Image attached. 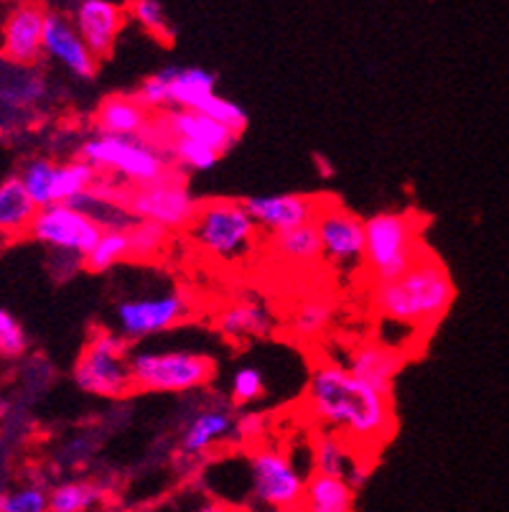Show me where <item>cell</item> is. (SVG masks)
<instances>
[{
	"mask_svg": "<svg viewBox=\"0 0 509 512\" xmlns=\"http://www.w3.org/2000/svg\"><path fill=\"white\" fill-rule=\"evenodd\" d=\"M303 408L321 431L339 436L364 456L377 454L398 426L392 398L364 385L336 360H321L311 367Z\"/></svg>",
	"mask_w": 509,
	"mask_h": 512,
	"instance_id": "cell-1",
	"label": "cell"
},
{
	"mask_svg": "<svg viewBox=\"0 0 509 512\" xmlns=\"http://www.w3.org/2000/svg\"><path fill=\"white\" fill-rule=\"evenodd\" d=\"M456 301L454 278L433 250L423 248L405 273L370 288L380 319L418 334H431Z\"/></svg>",
	"mask_w": 509,
	"mask_h": 512,
	"instance_id": "cell-2",
	"label": "cell"
},
{
	"mask_svg": "<svg viewBox=\"0 0 509 512\" xmlns=\"http://www.w3.org/2000/svg\"><path fill=\"white\" fill-rule=\"evenodd\" d=\"M186 237L196 250L219 263H240L258 248L260 230L247 214L242 199H207L199 202Z\"/></svg>",
	"mask_w": 509,
	"mask_h": 512,
	"instance_id": "cell-3",
	"label": "cell"
},
{
	"mask_svg": "<svg viewBox=\"0 0 509 512\" xmlns=\"http://www.w3.org/2000/svg\"><path fill=\"white\" fill-rule=\"evenodd\" d=\"M423 217L415 212H377L364 220V273L370 283H385L410 268L420 250Z\"/></svg>",
	"mask_w": 509,
	"mask_h": 512,
	"instance_id": "cell-4",
	"label": "cell"
},
{
	"mask_svg": "<svg viewBox=\"0 0 509 512\" xmlns=\"http://www.w3.org/2000/svg\"><path fill=\"white\" fill-rule=\"evenodd\" d=\"M135 393H191L212 383L217 362L191 349H138L130 352Z\"/></svg>",
	"mask_w": 509,
	"mask_h": 512,
	"instance_id": "cell-5",
	"label": "cell"
},
{
	"mask_svg": "<svg viewBox=\"0 0 509 512\" xmlns=\"http://www.w3.org/2000/svg\"><path fill=\"white\" fill-rule=\"evenodd\" d=\"M115 204L135 222H151L168 232H186L199 212V199L189 192L186 174L171 169L143 186H120Z\"/></svg>",
	"mask_w": 509,
	"mask_h": 512,
	"instance_id": "cell-6",
	"label": "cell"
},
{
	"mask_svg": "<svg viewBox=\"0 0 509 512\" xmlns=\"http://www.w3.org/2000/svg\"><path fill=\"white\" fill-rule=\"evenodd\" d=\"M74 383L97 398H125L135 393L130 375V342L118 332L97 329L74 362Z\"/></svg>",
	"mask_w": 509,
	"mask_h": 512,
	"instance_id": "cell-7",
	"label": "cell"
},
{
	"mask_svg": "<svg viewBox=\"0 0 509 512\" xmlns=\"http://www.w3.org/2000/svg\"><path fill=\"white\" fill-rule=\"evenodd\" d=\"M82 161L92 166L100 176H120L125 186H143L166 176L174 166L168 164L158 148L146 138H112L95 136L79 148Z\"/></svg>",
	"mask_w": 509,
	"mask_h": 512,
	"instance_id": "cell-8",
	"label": "cell"
},
{
	"mask_svg": "<svg viewBox=\"0 0 509 512\" xmlns=\"http://www.w3.org/2000/svg\"><path fill=\"white\" fill-rule=\"evenodd\" d=\"M133 95L148 113H166V110L202 113L204 105L217 95V74L202 67H166L143 79Z\"/></svg>",
	"mask_w": 509,
	"mask_h": 512,
	"instance_id": "cell-9",
	"label": "cell"
},
{
	"mask_svg": "<svg viewBox=\"0 0 509 512\" xmlns=\"http://www.w3.org/2000/svg\"><path fill=\"white\" fill-rule=\"evenodd\" d=\"M316 235L321 242V258L336 273L352 276L364 271V220L344 209L336 199L321 197L314 217Z\"/></svg>",
	"mask_w": 509,
	"mask_h": 512,
	"instance_id": "cell-10",
	"label": "cell"
},
{
	"mask_svg": "<svg viewBox=\"0 0 509 512\" xmlns=\"http://www.w3.org/2000/svg\"><path fill=\"white\" fill-rule=\"evenodd\" d=\"M252 495L278 512H301L306 477L298 472L291 456L278 446H258L250 459Z\"/></svg>",
	"mask_w": 509,
	"mask_h": 512,
	"instance_id": "cell-11",
	"label": "cell"
},
{
	"mask_svg": "<svg viewBox=\"0 0 509 512\" xmlns=\"http://www.w3.org/2000/svg\"><path fill=\"white\" fill-rule=\"evenodd\" d=\"M189 311L191 299L181 288L151 293V296H133L115 306V327L125 342H138L179 327Z\"/></svg>",
	"mask_w": 509,
	"mask_h": 512,
	"instance_id": "cell-12",
	"label": "cell"
},
{
	"mask_svg": "<svg viewBox=\"0 0 509 512\" xmlns=\"http://www.w3.org/2000/svg\"><path fill=\"white\" fill-rule=\"evenodd\" d=\"M102 232L105 227L82 209L72 204H51V207L39 209L28 235L56 253L84 260L92 253Z\"/></svg>",
	"mask_w": 509,
	"mask_h": 512,
	"instance_id": "cell-13",
	"label": "cell"
},
{
	"mask_svg": "<svg viewBox=\"0 0 509 512\" xmlns=\"http://www.w3.org/2000/svg\"><path fill=\"white\" fill-rule=\"evenodd\" d=\"M49 8L41 3H16L8 8L0 26V57L11 64L39 62L44 54V29Z\"/></svg>",
	"mask_w": 509,
	"mask_h": 512,
	"instance_id": "cell-14",
	"label": "cell"
},
{
	"mask_svg": "<svg viewBox=\"0 0 509 512\" xmlns=\"http://www.w3.org/2000/svg\"><path fill=\"white\" fill-rule=\"evenodd\" d=\"M74 29L82 36L87 49L97 62L107 59L115 51L125 21H128V3H112V0H79L69 8Z\"/></svg>",
	"mask_w": 509,
	"mask_h": 512,
	"instance_id": "cell-15",
	"label": "cell"
},
{
	"mask_svg": "<svg viewBox=\"0 0 509 512\" xmlns=\"http://www.w3.org/2000/svg\"><path fill=\"white\" fill-rule=\"evenodd\" d=\"M247 214L258 230L275 235V232L293 230V227L314 222L319 212L321 197L303 192H275V194H252L242 199Z\"/></svg>",
	"mask_w": 509,
	"mask_h": 512,
	"instance_id": "cell-16",
	"label": "cell"
},
{
	"mask_svg": "<svg viewBox=\"0 0 509 512\" xmlns=\"http://www.w3.org/2000/svg\"><path fill=\"white\" fill-rule=\"evenodd\" d=\"M405 352L403 349L387 347L380 339H359L352 347L347 349V355L339 365L347 367L357 380H362L364 385H370L372 390H377L385 398H392V390H395V380H398L400 370L405 367Z\"/></svg>",
	"mask_w": 509,
	"mask_h": 512,
	"instance_id": "cell-17",
	"label": "cell"
},
{
	"mask_svg": "<svg viewBox=\"0 0 509 512\" xmlns=\"http://www.w3.org/2000/svg\"><path fill=\"white\" fill-rule=\"evenodd\" d=\"M44 54L62 64L69 74L77 79H95L97 59L82 41V36L74 29L69 13L49 8L46 13V29H44Z\"/></svg>",
	"mask_w": 509,
	"mask_h": 512,
	"instance_id": "cell-18",
	"label": "cell"
},
{
	"mask_svg": "<svg viewBox=\"0 0 509 512\" xmlns=\"http://www.w3.org/2000/svg\"><path fill=\"white\" fill-rule=\"evenodd\" d=\"M235 426L237 418L232 416L230 408H202L186 421L184 431H181V451L186 456L207 454L217 444L230 439L235 434Z\"/></svg>",
	"mask_w": 509,
	"mask_h": 512,
	"instance_id": "cell-19",
	"label": "cell"
},
{
	"mask_svg": "<svg viewBox=\"0 0 509 512\" xmlns=\"http://www.w3.org/2000/svg\"><path fill=\"white\" fill-rule=\"evenodd\" d=\"M153 115L135 100V95H110L95 113L97 136L140 138L151 125Z\"/></svg>",
	"mask_w": 509,
	"mask_h": 512,
	"instance_id": "cell-20",
	"label": "cell"
},
{
	"mask_svg": "<svg viewBox=\"0 0 509 512\" xmlns=\"http://www.w3.org/2000/svg\"><path fill=\"white\" fill-rule=\"evenodd\" d=\"M217 329L222 337L240 342V339L270 337L275 329V319L265 304L258 299H240L224 306L217 316Z\"/></svg>",
	"mask_w": 509,
	"mask_h": 512,
	"instance_id": "cell-21",
	"label": "cell"
},
{
	"mask_svg": "<svg viewBox=\"0 0 509 512\" xmlns=\"http://www.w3.org/2000/svg\"><path fill=\"white\" fill-rule=\"evenodd\" d=\"M268 248L275 255V260L291 265V268H314L321 260V242L316 235L314 222L293 227V230L275 232L268 235Z\"/></svg>",
	"mask_w": 509,
	"mask_h": 512,
	"instance_id": "cell-22",
	"label": "cell"
},
{
	"mask_svg": "<svg viewBox=\"0 0 509 512\" xmlns=\"http://www.w3.org/2000/svg\"><path fill=\"white\" fill-rule=\"evenodd\" d=\"M36 214H39V207L28 197L18 176H11L0 184V235L6 240L28 235Z\"/></svg>",
	"mask_w": 509,
	"mask_h": 512,
	"instance_id": "cell-23",
	"label": "cell"
},
{
	"mask_svg": "<svg viewBox=\"0 0 509 512\" xmlns=\"http://www.w3.org/2000/svg\"><path fill=\"white\" fill-rule=\"evenodd\" d=\"M301 512H354L352 484L342 477L311 472L303 487Z\"/></svg>",
	"mask_w": 509,
	"mask_h": 512,
	"instance_id": "cell-24",
	"label": "cell"
},
{
	"mask_svg": "<svg viewBox=\"0 0 509 512\" xmlns=\"http://www.w3.org/2000/svg\"><path fill=\"white\" fill-rule=\"evenodd\" d=\"M331 321H334V304H331V299H326V296H308V299H303L293 309L288 327H291L293 337H298L301 342H314V339L324 337L326 329L331 327Z\"/></svg>",
	"mask_w": 509,
	"mask_h": 512,
	"instance_id": "cell-25",
	"label": "cell"
},
{
	"mask_svg": "<svg viewBox=\"0 0 509 512\" xmlns=\"http://www.w3.org/2000/svg\"><path fill=\"white\" fill-rule=\"evenodd\" d=\"M97 179H100V174L82 158H74L69 164H56L54 204H74L84 194L92 192Z\"/></svg>",
	"mask_w": 509,
	"mask_h": 512,
	"instance_id": "cell-26",
	"label": "cell"
},
{
	"mask_svg": "<svg viewBox=\"0 0 509 512\" xmlns=\"http://www.w3.org/2000/svg\"><path fill=\"white\" fill-rule=\"evenodd\" d=\"M359 459V451L352 449L344 439L321 431L314 439V472L329 477L347 479L352 464Z\"/></svg>",
	"mask_w": 509,
	"mask_h": 512,
	"instance_id": "cell-27",
	"label": "cell"
},
{
	"mask_svg": "<svg viewBox=\"0 0 509 512\" xmlns=\"http://www.w3.org/2000/svg\"><path fill=\"white\" fill-rule=\"evenodd\" d=\"M125 260H130L128 227H125V230H120V227H110V230L102 232V237L97 240L92 253L82 260V265L90 273H105V271H112L118 263H125Z\"/></svg>",
	"mask_w": 509,
	"mask_h": 512,
	"instance_id": "cell-28",
	"label": "cell"
},
{
	"mask_svg": "<svg viewBox=\"0 0 509 512\" xmlns=\"http://www.w3.org/2000/svg\"><path fill=\"white\" fill-rule=\"evenodd\" d=\"M54 174L56 164H51L49 158H31L23 171L18 174L23 189L28 192V197L34 199V204L39 209H46L54 204Z\"/></svg>",
	"mask_w": 509,
	"mask_h": 512,
	"instance_id": "cell-29",
	"label": "cell"
},
{
	"mask_svg": "<svg viewBox=\"0 0 509 512\" xmlns=\"http://www.w3.org/2000/svg\"><path fill=\"white\" fill-rule=\"evenodd\" d=\"M130 240V260H140V263H151L163 255V250L171 242V232L163 227L151 225V222H133L128 227Z\"/></svg>",
	"mask_w": 509,
	"mask_h": 512,
	"instance_id": "cell-30",
	"label": "cell"
},
{
	"mask_svg": "<svg viewBox=\"0 0 509 512\" xmlns=\"http://www.w3.org/2000/svg\"><path fill=\"white\" fill-rule=\"evenodd\" d=\"M100 502V490L92 482H64L49 495L51 512H87Z\"/></svg>",
	"mask_w": 509,
	"mask_h": 512,
	"instance_id": "cell-31",
	"label": "cell"
},
{
	"mask_svg": "<svg viewBox=\"0 0 509 512\" xmlns=\"http://www.w3.org/2000/svg\"><path fill=\"white\" fill-rule=\"evenodd\" d=\"M128 16L133 18L146 34H151L153 39L163 41V44H171V41H174L171 26H168L166 8H163L158 0H135V3H128Z\"/></svg>",
	"mask_w": 509,
	"mask_h": 512,
	"instance_id": "cell-32",
	"label": "cell"
},
{
	"mask_svg": "<svg viewBox=\"0 0 509 512\" xmlns=\"http://www.w3.org/2000/svg\"><path fill=\"white\" fill-rule=\"evenodd\" d=\"M0 512H51L49 495L36 484H26L0 495Z\"/></svg>",
	"mask_w": 509,
	"mask_h": 512,
	"instance_id": "cell-33",
	"label": "cell"
},
{
	"mask_svg": "<svg viewBox=\"0 0 509 512\" xmlns=\"http://www.w3.org/2000/svg\"><path fill=\"white\" fill-rule=\"evenodd\" d=\"M202 113L207 115V118L217 120L219 125H224V128L232 130V133H237V136H242V130H245L247 123H250V115L245 113V107L227 100V97L222 95H214L212 100L204 105Z\"/></svg>",
	"mask_w": 509,
	"mask_h": 512,
	"instance_id": "cell-34",
	"label": "cell"
},
{
	"mask_svg": "<svg viewBox=\"0 0 509 512\" xmlns=\"http://www.w3.org/2000/svg\"><path fill=\"white\" fill-rule=\"evenodd\" d=\"M265 395V377L258 367H240L232 375V400L235 406H247Z\"/></svg>",
	"mask_w": 509,
	"mask_h": 512,
	"instance_id": "cell-35",
	"label": "cell"
},
{
	"mask_svg": "<svg viewBox=\"0 0 509 512\" xmlns=\"http://www.w3.org/2000/svg\"><path fill=\"white\" fill-rule=\"evenodd\" d=\"M23 349H26V334L21 324L6 309H0V355L16 357Z\"/></svg>",
	"mask_w": 509,
	"mask_h": 512,
	"instance_id": "cell-36",
	"label": "cell"
},
{
	"mask_svg": "<svg viewBox=\"0 0 509 512\" xmlns=\"http://www.w3.org/2000/svg\"><path fill=\"white\" fill-rule=\"evenodd\" d=\"M265 431V418L258 413H250V416L237 418L235 436L242 441H255Z\"/></svg>",
	"mask_w": 509,
	"mask_h": 512,
	"instance_id": "cell-37",
	"label": "cell"
},
{
	"mask_svg": "<svg viewBox=\"0 0 509 512\" xmlns=\"http://www.w3.org/2000/svg\"><path fill=\"white\" fill-rule=\"evenodd\" d=\"M194 512H242V510H237L235 505H230V502H224V500H204Z\"/></svg>",
	"mask_w": 509,
	"mask_h": 512,
	"instance_id": "cell-38",
	"label": "cell"
},
{
	"mask_svg": "<svg viewBox=\"0 0 509 512\" xmlns=\"http://www.w3.org/2000/svg\"><path fill=\"white\" fill-rule=\"evenodd\" d=\"M3 242H6V237H3V235H0V248H3Z\"/></svg>",
	"mask_w": 509,
	"mask_h": 512,
	"instance_id": "cell-39",
	"label": "cell"
}]
</instances>
